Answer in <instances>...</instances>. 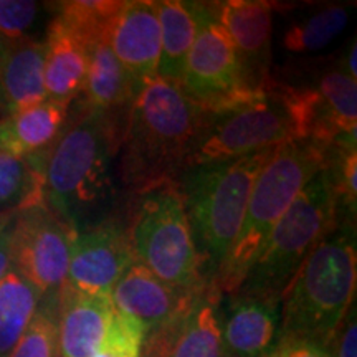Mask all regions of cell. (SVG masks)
I'll return each instance as SVG.
<instances>
[{"mask_svg": "<svg viewBox=\"0 0 357 357\" xmlns=\"http://www.w3.org/2000/svg\"><path fill=\"white\" fill-rule=\"evenodd\" d=\"M212 113L192 101L181 84L155 77L137 89L119 142V178L139 194L187 171Z\"/></svg>", "mask_w": 357, "mask_h": 357, "instance_id": "1", "label": "cell"}, {"mask_svg": "<svg viewBox=\"0 0 357 357\" xmlns=\"http://www.w3.org/2000/svg\"><path fill=\"white\" fill-rule=\"evenodd\" d=\"M123 132L124 124L79 102L43 155L45 204L75 231L93 225L113 197L111 158Z\"/></svg>", "mask_w": 357, "mask_h": 357, "instance_id": "2", "label": "cell"}, {"mask_svg": "<svg viewBox=\"0 0 357 357\" xmlns=\"http://www.w3.org/2000/svg\"><path fill=\"white\" fill-rule=\"evenodd\" d=\"M356 283L354 230L344 223L316 245L281 294L280 339L326 347L356 303Z\"/></svg>", "mask_w": 357, "mask_h": 357, "instance_id": "3", "label": "cell"}, {"mask_svg": "<svg viewBox=\"0 0 357 357\" xmlns=\"http://www.w3.org/2000/svg\"><path fill=\"white\" fill-rule=\"evenodd\" d=\"M331 147L310 139L276 146L253 184L242 227L212 284L222 294L235 293L260 255L268 235L303 187L328 167Z\"/></svg>", "mask_w": 357, "mask_h": 357, "instance_id": "4", "label": "cell"}, {"mask_svg": "<svg viewBox=\"0 0 357 357\" xmlns=\"http://www.w3.org/2000/svg\"><path fill=\"white\" fill-rule=\"evenodd\" d=\"M271 149L185 171L177 184L211 283L242 227L253 184Z\"/></svg>", "mask_w": 357, "mask_h": 357, "instance_id": "5", "label": "cell"}, {"mask_svg": "<svg viewBox=\"0 0 357 357\" xmlns=\"http://www.w3.org/2000/svg\"><path fill=\"white\" fill-rule=\"evenodd\" d=\"M126 230L134 260L169 288L195 294L212 284L177 182L134 194Z\"/></svg>", "mask_w": 357, "mask_h": 357, "instance_id": "6", "label": "cell"}, {"mask_svg": "<svg viewBox=\"0 0 357 357\" xmlns=\"http://www.w3.org/2000/svg\"><path fill=\"white\" fill-rule=\"evenodd\" d=\"M339 211L331 174L326 167L303 187L283 213L236 291L281 300L316 245L341 225Z\"/></svg>", "mask_w": 357, "mask_h": 357, "instance_id": "7", "label": "cell"}, {"mask_svg": "<svg viewBox=\"0 0 357 357\" xmlns=\"http://www.w3.org/2000/svg\"><path fill=\"white\" fill-rule=\"evenodd\" d=\"M291 139H300L296 123L273 79L258 96L211 116L187 171L243 158Z\"/></svg>", "mask_w": 357, "mask_h": 357, "instance_id": "8", "label": "cell"}, {"mask_svg": "<svg viewBox=\"0 0 357 357\" xmlns=\"http://www.w3.org/2000/svg\"><path fill=\"white\" fill-rule=\"evenodd\" d=\"M194 3L197 35L181 82L185 95L212 114L260 95L263 91H253L245 83L234 43L217 20L212 2Z\"/></svg>", "mask_w": 357, "mask_h": 357, "instance_id": "9", "label": "cell"}, {"mask_svg": "<svg viewBox=\"0 0 357 357\" xmlns=\"http://www.w3.org/2000/svg\"><path fill=\"white\" fill-rule=\"evenodd\" d=\"M75 234L45 202L19 211L12 222V271L40 298L58 294L68 273Z\"/></svg>", "mask_w": 357, "mask_h": 357, "instance_id": "10", "label": "cell"}, {"mask_svg": "<svg viewBox=\"0 0 357 357\" xmlns=\"http://www.w3.org/2000/svg\"><path fill=\"white\" fill-rule=\"evenodd\" d=\"M132 261L126 225L102 218L75 234L63 284L84 294L111 296L114 283Z\"/></svg>", "mask_w": 357, "mask_h": 357, "instance_id": "11", "label": "cell"}, {"mask_svg": "<svg viewBox=\"0 0 357 357\" xmlns=\"http://www.w3.org/2000/svg\"><path fill=\"white\" fill-rule=\"evenodd\" d=\"M222 296L208 284L176 318L146 334L139 357H223Z\"/></svg>", "mask_w": 357, "mask_h": 357, "instance_id": "12", "label": "cell"}, {"mask_svg": "<svg viewBox=\"0 0 357 357\" xmlns=\"http://www.w3.org/2000/svg\"><path fill=\"white\" fill-rule=\"evenodd\" d=\"M217 20L225 29L238 56L245 83L253 91H265L270 75L273 3L265 0L212 2Z\"/></svg>", "mask_w": 357, "mask_h": 357, "instance_id": "13", "label": "cell"}, {"mask_svg": "<svg viewBox=\"0 0 357 357\" xmlns=\"http://www.w3.org/2000/svg\"><path fill=\"white\" fill-rule=\"evenodd\" d=\"M281 300L236 291L222 296L223 357H268L280 339Z\"/></svg>", "mask_w": 357, "mask_h": 357, "instance_id": "14", "label": "cell"}, {"mask_svg": "<svg viewBox=\"0 0 357 357\" xmlns=\"http://www.w3.org/2000/svg\"><path fill=\"white\" fill-rule=\"evenodd\" d=\"M108 42L119 63L136 83L137 89L158 77L160 58L158 2H124L111 26Z\"/></svg>", "mask_w": 357, "mask_h": 357, "instance_id": "15", "label": "cell"}, {"mask_svg": "<svg viewBox=\"0 0 357 357\" xmlns=\"http://www.w3.org/2000/svg\"><path fill=\"white\" fill-rule=\"evenodd\" d=\"M199 293H178L139 261H132L111 289V301L116 310L136 319L149 334L176 318Z\"/></svg>", "mask_w": 357, "mask_h": 357, "instance_id": "16", "label": "cell"}, {"mask_svg": "<svg viewBox=\"0 0 357 357\" xmlns=\"http://www.w3.org/2000/svg\"><path fill=\"white\" fill-rule=\"evenodd\" d=\"M113 311L111 296H93L63 284L58 293V357L95 356Z\"/></svg>", "mask_w": 357, "mask_h": 357, "instance_id": "17", "label": "cell"}, {"mask_svg": "<svg viewBox=\"0 0 357 357\" xmlns=\"http://www.w3.org/2000/svg\"><path fill=\"white\" fill-rule=\"evenodd\" d=\"M45 100L43 42L29 35L8 40L0 61V108L6 114H12Z\"/></svg>", "mask_w": 357, "mask_h": 357, "instance_id": "18", "label": "cell"}, {"mask_svg": "<svg viewBox=\"0 0 357 357\" xmlns=\"http://www.w3.org/2000/svg\"><path fill=\"white\" fill-rule=\"evenodd\" d=\"M43 45L47 100L71 105L83 91L91 52L58 19L48 25Z\"/></svg>", "mask_w": 357, "mask_h": 357, "instance_id": "19", "label": "cell"}, {"mask_svg": "<svg viewBox=\"0 0 357 357\" xmlns=\"http://www.w3.org/2000/svg\"><path fill=\"white\" fill-rule=\"evenodd\" d=\"M137 93L136 83L111 50L108 38L98 42L89 53L83 86V105L126 126L129 106Z\"/></svg>", "mask_w": 357, "mask_h": 357, "instance_id": "20", "label": "cell"}, {"mask_svg": "<svg viewBox=\"0 0 357 357\" xmlns=\"http://www.w3.org/2000/svg\"><path fill=\"white\" fill-rule=\"evenodd\" d=\"M70 105L45 100L0 118V149L15 158H35L50 149L63 129Z\"/></svg>", "mask_w": 357, "mask_h": 357, "instance_id": "21", "label": "cell"}, {"mask_svg": "<svg viewBox=\"0 0 357 357\" xmlns=\"http://www.w3.org/2000/svg\"><path fill=\"white\" fill-rule=\"evenodd\" d=\"M160 58L158 77L181 84L187 58L197 35V12L194 2L160 0Z\"/></svg>", "mask_w": 357, "mask_h": 357, "instance_id": "22", "label": "cell"}, {"mask_svg": "<svg viewBox=\"0 0 357 357\" xmlns=\"http://www.w3.org/2000/svg\"><path fill=\"white\" fill-rule=\"evenodd\" d=\"M43 155L15 158L0 149V212H19L45 202Z\"/></svg>", "mask_w": 357, "mask_h": 357, "instance_id": "23", "label": "cell"}, {"mask_svg": "<svg viewBox=\"0 0 357 357\" xmlns=\"http://www.w3.org/2000/svg\"><path fill=\"white\" fill-rule=\"evenodd\" d=\"M40 294L20 275L0 280V357H8L37 311Z\"/></svg>", "mask_w": 357, "mask_h": 357, "instance_id": "24", "label": "cell"}, {"mask_svg": "<svg viewBox=\"0 0 357 357\" xmlns=\"http://www.w3.org/2000/svg\"><path fill=\"white\" fill-rule=\"evenodd\" d=\"M349 22V7L328 6L293 22L283 32V48L289 53L306 55L323 50L337 38Z\"/></svg>", "mask_w": 357, "mask_h": 357, "instance_id": "25", "label": "cell"}, {"mask_svg": "<svg viewBox=\"0 0 357 357\" xmlns=\"http://www.w3.org/2000/svg\"><path fill=\"white\" fill-rule=\"evenodd\" d=\"M121 0H70L56 3V17L89 52L101 40L108 38Z\"/></svg>", "mask_w": 357, "mask_h": 357, "instance_id": "26", "label": "cell"}, {"mask_svg": "<svg viewBox=\"0 0 357 357\" xmlns=\"http://www.w3.org/2000/svg\"><path fill=\"white\" fill-rule=\"evenodd\" d=\"M58 294L42 296L32 321L8 357H58Z\"/></svg>", "mask_w": 357, "mask_h": 357, "instance_id": "27", "label": "cell"}, {"mask_svg": "<svg viewBox=\"0 0 357 357\" xmlns=\"http://www.w3.org/2000/svg\"><path fill=\"white\" fill-rule=\"evenodd\" d=\"M144 337V328L114 307L108 331L93 357H139Z\"/></svg>", "mask_w": 357, "mask_h": 357, "instance_id": "28", "label": "cell"}, {"mask_svg": "<svg viewBox=\"0 0 357 357\" xmlns=\"http://www.w3.org/2000/svg\"><path fill=\"white\" fill-rule=\"evenodd\" d=\"M40 3L26 0H0V37L15 40L26 37L38 19Z\"/></svg>", "mask_w": 357, "mask_h": 357, "instance_id": "29", "label": "cell"}, {"mask_svg": "<svg viewBox=\"0 0 357 357\" xmlns=\"http://www.w3.org/2000/svg\"><path fill=\"white\" fill-rule=\"evenodd\" d=\"M331 357H357V319L356 303L352 305L326 344Z\"/></svg>", "mask_w": 357, "mask_h": 357, "instance_id": "30", "label": "cell"}, {"mask_svg": "<svg viewBox=\"0 0 357 357\" xmlns=\"http://www.w3.org/2000/svg\"><path fill=\"white\" fill-rule=\"evenodd\" d=\"M268 357H331L326 347L300 339H280Z\"/></svg>", "mask_w": 357, "mask_h": 357, "instance_id": "31", "label": "cell"}, {"mask_svg": "<svg viewBox=\"0 0 357 357\" xmlns=\"http://www.w3.org/2000/svg\"><path fill=\"white\" fill-rule=\"evenodd\" d=\"M12 222L0 231V280L12 271Z\"/></svg>", "mask_w": 357, "mask_h": 357, "instance_id": "32", "label": "cell"}, {"mask_svg": "<svg viewBox=\"0 0 357 357\" xmlns=\"http://www.w3.org/2000/svg\"><path fill=\"white\" fill-rule=\"evenodd\" d=\"M356 60H357V45L356 40H352V43L347 47V50L342 56V63L339 65L342 70L349 75L351 78H357V66H356Z\"/></svg>", "mask_w": 357, "mask_h": 357, "instance_id": "33", "label": "cell"}, {"mask_svg": "<svg viewBox=\"0 0 357 357\" xmlns=\"http://www.w3.org/2000/svg\"><path fill=\"white\" fill-rule=\"evenodd\" d=\"M17 212H0V231H2L10 223V220L15 217Z\"/></svg>", "mask_w": 357, "mask_h": 357, "instance_id": "34", "label": "cell"}, {"mask_svg": "<svg viewBox=\"0 0 357 357\" xmlns=\"http://www.w3.org/2000/svg\"><path fill=\"white\" fill-rule=\"evenodd\" d=\"M7 45H8V40H7V38H3V37H0V61H2L3 52H6Z\"/></svg>", "mask_w": 357, "mask_h": 357, "instance_id": "35", "label": "cell"}]
</instances>
